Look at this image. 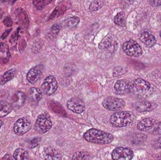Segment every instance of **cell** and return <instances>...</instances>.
Here are the masks:
<instances>
[{
	"label": "cell",
	"instance_id": "obj_29",
	"mask_svg": "<svg viewBox=\"0 0 161 160\" xmlns=\"http://www.w3.org/2000/svg\"><path fill=\"white\" fill-rule=\"evenodd\" d=\"M51 2L50 1H33V3L38 9L41 10Z\"/></svg>",
	"mask_w": 161,
	"mask_h": 160
},
{
	"label": "cell",
	"instance_id": "obj_10",
	"mask_svg": "<svg viewBox=\"0 0 161 160\" xmlns=\"http://www.w3.org/2000/svg\"><path fill=\"white\" fill-rule=\"evenodd\" d=\"M58 85L55 78L53 76H49L46 78L42 85L43 93L47 95H51L56 91Z\"/></svg>",
	"mask_w": 161,
	"mask_h": 160
},
{
	"label": "cell",
	"instance_id": "obj_7",
	"mask_svg": "<svg viewBox=\"0 0 161 160\" xmlns=\"http://www.w3.org/2000/svg\"><path fill=\"white\" fill-rule=\"evenodd\" d=\"M124 52L130 56L139 57L142 54L143 51L140 45L133 39L128 40L123 45Z\"/></svg>",
	"mask_w": 161,
	"mask_h": 160
},
{
	"label": "cell",
	"instance_id": "obj_31",
	"mask_svg": "<svg viewBox=\"0 0 161 160\" xmlns=\"http://www.w3.org/2000/svg\"><path fill=\"white\" fill-rule=\"evenodd\" d=\"M153 134L155 135H161V122L156 125L153 131Z\"/></svg>",
	"mask_w": 161,
	"mask_h": 160
},
{
	"label": "cell",
	"instance_id": "obj_32",
	"mask_svg": "<svg viewBox=\"0 0 161 160\" xmlns=\"http://www.w3.org/2000/svg\"><path fill=\"white\" fill-rule=\"evenodd\" d=\"M3 23L7 27H11L13 24V21L10 17H6L4 19Z\"/></svg>",
	"mask_w": 161,
	"mask_h": 160
},
{
	"label": "cell",
	"instance_id": "obj_38",
	"mask_svg": "<svg viewBox=\"0 0 161 160\" xmlns=\"http://www.w3.org/2000/svg\"><path fill=\"white\" fill-rule=\"evenodd\" d=\"M159 159L160 160H161V155L159 156Z\"/></svg>",
	"mask_w": 161,
	"mask_h": 160
},
{
	"label": "cell",
	"instance_id": "obj_11",
	"mask_svg": "<svg viewBox=\"0 0 161 160\" xmlns=\"http://www.w3.org/2000/svg\"><path fill=\"white\" fill-rule=\"evenodd\" d=\"M67 107L71 111L76 114H81L85 111L86 106L84 101L77 97L70 99L67 102Z\"/></svg>",
	"mask_w": 161,
	"mask_h": 160
},
{
	"label": "cell",
	"instance_id": "obj_28",
	"mask_svg": "<svg viewBox=\"0 0 161 160\" xmlns=\"http://www.w3.org/2000/svg\"><path fill=\"white\" fill-rule=\"evenodd\" d=\"M80 19L78 17H71L65 21V25L69 27H75L78 25Z\"/></svg>",
	"mask_w": 161,
	"mask_h": 160
},
{
	"label": "cell",
	"instance_id": "obj_39",
	"mask_svg": "<svg viewBox=\"0 0 161 160\" xmlns=\"http://www.w3.org/2000/svg\"><path fill=\"white\" fill-rule=\"evenodd\" d=\"M160 37H161V32L160 34Z\"/></svg>",
	"mask_w": 161,
	"mask_h": 160
},
{
	"label": "cell",
	"instance_id": "obj_3",
	"mask_svg": "<svg viewBox=\"0 0 161 160\" xmlns=\"http://www.w3.org/2000/svg\"><path fill=\"white\" fill-rule=\"evenodd\" d=\"M132 84V91L137 96L144 98L149 96L151 94V85L143 79H136Z\"/></svg>",
	"mask_w": 161,
	"mask_h": 160
},
{
	"label": "cell",
	"instance_id": "obj_23",
	"mask_svg": "<svg viewBox=\"0 0 161 160\" xmlns=\"http://www.w3.org/2000/svg\"><path fill=\"white\" fill-rule=\"evenodd\" d=\"M114 21L117 25L125 27L126 23L125 14L123 12H119L114 18Z\"/></svg>",
	"mask_w": 161,
	"mask_h": 160
},
{
	"label": "cell",
	"instance_id": "obj_15",
	"mask_svg": "<svg viewBox=\"0 0 161 160\" xmlns=\"http://www.w3.org/2000/svg\"><path fill=\"white\" fill-rule=\"evenodd\" d=\"M156 124V120L150 118H145L137 125V128L142 132H146L152 129Z\"/></svg>",
	"mask_w": 161,
	"mask_h": 160
},
{
	"label": "cell",
	"instance_id": "obj_24",
	"mask_svg": "<svg viewBox=\"0 0 161 160\" xmlns=\"http://www.w3.org/2000/svg\"><path fill=\"white\" fill-rule=\"evenodd\" d=\"M113 38L111 35H107L99 43L98 48L100 49H104L110 47L112 44Z\"/></svg>",
	"mask_w": 161,
	"mask_h": 160
},
{
	"label": "cell",
	"instance_id": "obj_8",
	"mask_svg": "<svg viewBox=\"0 0 161 160\" xmlns=\"http://www.w3.org/2000/svg\"><path fill=\"white\" fill-rule=\"evenodd\" d=\"M133 157V151L128 147H117L112 153V158L114 160H132Z\"/></svg>",
	"mask_w": 161,
	"mask_h": 160
},
{
	"label": "cell",
	"instance_id": "obj_6",
	"mask_svg": "<svg viewBox=\"0 0 161 160\" xmlns=\"http://www.w3.org/2000/svg\"><path fill=\"white\" fill-rule=\"evenodd\" d=\"M32 126V121L30 118L23 117L16 121L13 130L16 135L21 136L28 132L31 130Z\"/></svg>",
	"mask_w": 161,
	"mask_h": 160
},
{
	"label": "cell",
	"instance_id": "obj_19",
	"mask_svg": "<svg viewBox=\"0 0 161 160\" xmlns=\"http://www.w3.org/2000/svg\"><path fill=\"white\" fill-rule=\"evenodd\" d=\"M26 100V96L23 92L21 91H18L14 94L12 97V101H13V107L19 108L21 107L24 104Z\"/></svg>",
	"mask_w": 161,
	"mask_h": 160
},
{
	"label": "cell",
	"instance_id": "obj_17",
	"mask_svg": "<svg viewBox=\"0 0 161 160\" xmlns=\"http://www.w3.org/2000/svg\"><path fill=\"white\" fill-rule=\"evenodd\" d=\"M16 16L20 25L25 28L28 27L29 20L27 14L23 9L20 8L16 9Z\"/></svg>",
	"mask_w": 161,
	"mask_h": 160
},
{
	"label": "cell",
	"instance_id": "obj_21",
	"mask_svg": "<svg viewBox=\"0 0 161 160\" xmlns=\"http://www.w3.org/2000/svg\"><path fill=\"white\" fill-rule=\"evenodd\" d=\"M16 70L11 69L4 73L3 75L0 78V85H3L15 77L16 74Z\"/></svg>",
	"mask_w": 161,
	"mask_h": 160
},
{
	"label": "cell",
	"instance_id": "obj_18",
	"mask_svg": "<svg viewBox=\"0 0 161 160\" xmlns=\"http://www.w3.org/2000/svg\"><path fill=\"white\" fill-rule=\"evenodd\" d=\"M28 95L31 102L37 103L42 98V92L39 88L32 87L28 91Z\"/></svg>",
	"mask_w": 161,
	"mask_h": 160
},
{
	"label": "cell",
	"instance_id": "obj_9",
	"mask_svg": "<svg viewBox=\"0 0 161 160\" xmlns=\"http://www.w3.org/2000/svg\"><path fill=\"white\" fill-rule=\"evenodd\" d=\"M114 89L116 95H125L132 92V84L127 80H118L114 85Z\"/></svg>",
	"mask_w": 161,
	"mask_h": 160
},
{
	"label": "cell",
	"instance_id": "obj_40",
	"mask_svg": "<svg viewBox=\"0 0 161 160\" xmlns=\"http://www.w3.org/2000/svg\"><path fill=\"white\" fill-rule=\"evenodd\" d=\"M160 20H161V15L160 16Z\"/></svg>",
	"mask_w": 161,
	"mask_h": 160
},
{
	"label": "cell",
	"instance_id": "obj_36",
	"mask_svg": "<svg viewBox=\"0 0 161 160\" xmlns=\"http://www.w3.org/2000/svg\"><path fill=\"white\" fill-rule=\"evenodd\" d=\"M2 126H3V122H2V120H0V129H1Z\"/></svg>",
	"mask_w": 161,
	"mask_h": 160
},
{
	"label": "cell",
	"instance_id": "obj_30",
	"mask_svg": "<svg viewBox=\"0 0 161 160\" xmlns=\"http://www.w3.org/2000/svg\"><path fill=\"white\" fill-rule=\"evenodd\" d=\"M61 25L58 24V23H56V24H54L51 28V31H50L49 34L51 35V36H55L56 35L58 34V32L61 29Z\"/></svg>",
	"mask_w": 161,
	"mask_h": 160
},
{
	"label": "cell",
	"instance_id": "obj_20",
	"mask_svg": "<svg viewBox=\"0 0 161 160\" xmlns=\"http://www.w3.org/2000/svg\"><path fill=\"white\" fill-rule=\"evenodd\" d=\"M11 103L5 100L0 101V117H3L8 115L13 110Z\"/></svg>",
	"mask_w": 161,
	"mask_h": 160
},
{
	"label": "cell",
	"instance_id": "obj_33",
	"mask_svg": "<svg viewBox=\"0 0 161 160\" xmlns=\"http://www.w3.org/2000/svg\"><path fill=\"white\" fill-rule=\"evenodd\" d=\"M19 31L17 30L16 32H14L13 34H12V36H11V38H10V42L11 43H14L16 42L18 39H19Z\"/></svg>",
	"mask_w": 161,
	"mask_h": 160
},
{
	"label": "cell",
	"instance_id": "obj_1",
	"mask_svg": "<svg viewBox=\"0 0 161 160\" xmlns=\"http://www.w3.org/2000/svg\"><path fill=\"white\" fill-rule=\"evenodd\" d=\"M83 138L89 142L99 145L108 144L114 140V137L111 133L94 128L86 131Z\"/></svg>",
	"mask_w": 161,
	"mask_h": 160
},
{
	"label": "cell",
	"instance_id": "obj_34",
	"mask_svg": "<svg viewBox=\"0 0 161 160\" xmlns=\"http://www.w3.org/2000/svg\"><path fill=\"white\" fill-rule=\"evenodd\" d=\"M150 4L154 7H159L161 6V1H151L150 2Z\"/></svg>",
	"mask_w": 161,
	"mask_h": 160
},
{
	"label": "cell",
	"instance_id": "obj_22",
	"mask_svg": "<svg viewBox=\"0 0 161 160\" xmlns=\"http://www.w3.org/2000/svg\"><path fill=\"white\" fill-rule=\"evenodd\" d=\"M15 160H32L28 152L23 148H18L13 155Z\"/></svg>",
	"mask_w": 161,
	"mask_h": 160
},
{
	"label": "cell",
	"instance_id": "obj_37",
	"mask_svg": "<svg viewBox=\"0 0 161 160\" xmlns=\"http://www.w3.org/2000/svg\"><path fill=\"white\" fill-rule=\"evenodd\" d=\"M159 146H160V147H161V140L160 141V142H159Z\"/></svg>",
	"mask_w": 161,
	"mask_h": 160
},
{
	"label": "cell",
	"instance_id": "obj_12",
	"mask_svg": "<svg viewBox=\"0 0 161 160\" xmlns=\"http://www.w3.org/2000/svg\"><path fill=\"white\" fill-rule=\"evenodd\" d=\"M43 66L39 65L29 70L26 75L27 81L31 84H35L41 79L43 73Z\"/></svg>",
	"mask_w": 161,
	"mask_h": 160
},
{
	"label": "cell",
	"instance_id": "obj_4",
	"mask_svg": "<svg viewBox=\"0 0 161 160\" xmlns=\"http://www.w3.org/2000/svg\"><path fill=\"white\" fill-rule=\"evenodd\" d=\"M53 123L50 115L44 112L38 116L35 125V129L37 132L41 134L46 133L51 130Z\"/></svg>",
	"mask_w": 161,
	"mask_h": 160
},
{
	"label": "cell",
	"instance_id": "obj_2",
	"mask_svg": "<svg viewBox=\"0 0 161 160\" xmlns=\"http://www.w3.org/2000/svg\"><path fill=\"white\" fill-rule=\"evenodd\" d=\"M136 117L132 113L129 111H118L111 116L110 122L114 126L124 127L132 124Z\"/></svg>",
	"mask_w": 161,
	"mask_h": 160
},
{
	"label": "cell",
	"instance_id": "obj_25",
	"mask_svg": "<svg viewBox=\"0 0 161 160\" xmlns=\"http://www.w3.org/2000/svg\"><path fill=\"white\" fill-rule=\"evenodd\" d=\"M90 155L86 151H78L75 152L73 156L72 160H89Z\"/></svg>",
	"mask_w": 161,
	"mask_h": 160
},
{
	"label": "cell",
	"instance_id": "obj_26",
	"mask_svg": "<svg viewBox=\"0 0 161 160\" xmlns=\"http://www.w3.org/2000/svg\"><path fill=\"white\" fill-rule=\"evenodd\" d=\"M127 72L126 68L122 66H118L114 68L113 70V75L114 77H119L123 76Z\"/></svg>",
	"mask_w": 161,
	"mask_h": 160
},
{
	"label": "cell",
	"instance_id": "obj_27",
	"mask_svg": "<svg viewBox=\"0 0 161 160\" xmlns=\"http://www.w3.org/2000/svg\"><path fill=\"white\" fill-rule=\"evenodd\" d=\"M103 6V2L102 1H93L91 3L89 9L92 12L96 11L99 10Z\"/></svg>",
	"mask_w": 161,
	"mask_h": 160
},
{
	"label": "cell",
	"instance_id": "obj_14",
	"mask_svg": "<svg viewBox=\"0 0 161 160\" xmlns=\"http://www.w3.org/2000/svg\"><path fill=\"white\" fill-rule=\"evenodd\" d=\"M135 109L140 112H150L157 109L158 105L154 102L148 101H140L135 104Z\"/></svg>",
	"mask_w": 161,
	"mask_h": 160
},
{
	"label": "cell",
	"instance_id": "obj_35",
	"mask_svg": "<svg viewBox=\"0 0 161 160\" xmlns=\"http://www.w3.org/2000/svg\"><path fill=\"white\" fill-rule=\"evenodd\" d=\"M12 29H9V30H6L3 34L2 36V39H5L8 36V34H9L10 32H11V30Z\"/></svg>",
	"mask_w": 161,
	"mask_h": 160
},
{
	"label": "cell",
	"instance_id": "obj_13",
	"mask_svg": "<svg viewBox=\"0 0 161 160\" xmlns=\"http://www.w3.org/2000/svg\"><path fill=\"white\" fill-rule=\"evenodd\" d=\"M43 155L45 160H61L62 159L61 151L53 147H45L43 150Z\"/></svg>",
	"mask_w": 161,
	"mask_h": 160
},
{
	"label": "cell",
	"instance_id": "obj_16",
	"mask_svg": "<svg viewBox=\"0 0 161 160\" xmlns=\"http://www.w3.org/2000/svg\"><path fill=\"white\" fill-rule=\"evenodd\" d=\"M140 40L148 48H152L157 43V40L154 36L147 32H144L140 35Z\"/></svg>",
	"mask_w": 161,
	"mask_h": 160
},
{
	"label": "cell",
	"instance_id": "obj_5",
	"mask_svg": "<svg viewBox=\"0 0 161 160\" xmlns=\"http://www.w3.org/2000/svg\"><path fill=\"white\" fill-rule=\"evenodd\" d=\"M102 104L103 107L107 110L112 111H116L124 109L125 107L126 102L122 99L108 96L103 100Z\"/></svg>",
	"mask_w": 161,
	"mask_h": 160
}]
</instances>
